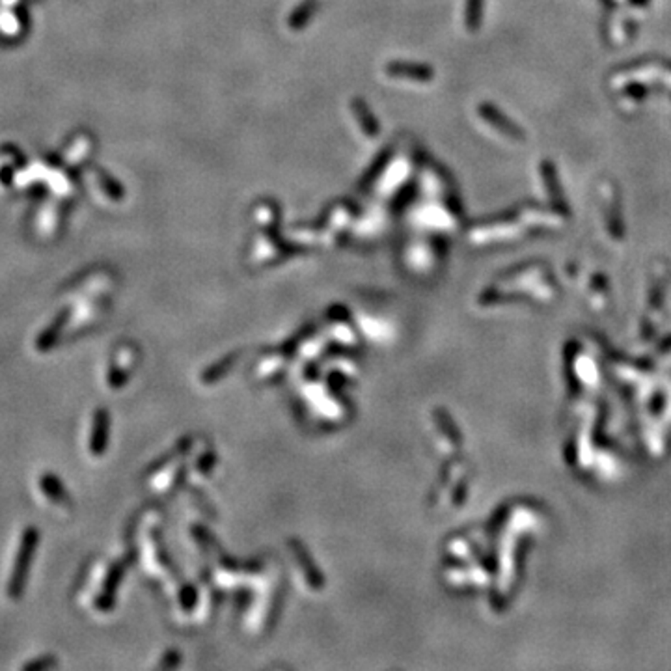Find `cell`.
Returning a JSON list of instances; mask_svg holds the SVG:
<instances>
[{
  "mask_svg": "<svg viewBox=\"0 0 671 671\" xmlns=\"http://www.w3.org/2000/svg\"><path fill=\"white\" fill-rule=\"evenodd\" d=\"M34 546H36V531L29 530L26 531V536H24L23 546H21L19 560H17V565H15V570H14V578H11V588L15 589V593H17V591L21 589V585H23L24 575H26V565H29L30 558H32ZM14 589H11V591H14Z\"/></svg>",
  "mask_w": 671,
  "mask_h": 671,
  "instance_id": "cell-1",
  "label": "cell"
}]
</instances>
